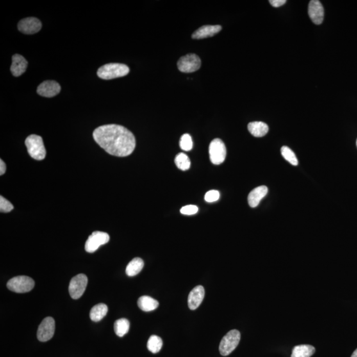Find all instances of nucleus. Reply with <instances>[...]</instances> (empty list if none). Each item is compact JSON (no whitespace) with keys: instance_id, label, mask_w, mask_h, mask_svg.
Returning a JSON list of instances; mask_svg holds the SVG:
<instances>
[{"instance_id":"nucleus-31","label":"nucleus","mask_w":357,"mask_h":357,"mask_svg":"<svg viewBox=\"0 0 357 357\" xmlns=\"http://www.w3.org/2000/svg\"><path fill=\"white\" fill-rule=\"evenodd\" d=\"M269 3L275 8H279V7L285 5L286 1V0H270Z\"/></svg>"},{"instance_id":"nucleus-29","label":"nucleus","mask_w":357,"mask_h":357,"mask_svg":"<svg viewBox=\"0 0 357 357\" xmlns=\"http://www.w3.org/2000/svg\"><path fill=\"white\" fill-rule=\"evenodd\" d=\"M220 195L219 192H218L217 190L209 191L208 192L206 193L204 199L208 202L217 201L219 199Z\"/></svg>"},{"instance_id":"nucleus-28","label":"nucleus","mask_w":357,"mask_h":357,"mask_svg":"<svg viewBox=\"0 0 357 357\" xmlns=\"http://www.w3.org/2000/svg\"><path fill=\"white\" fill-rule=\"evenodd\" d=\"M13 209V204L4 197H0V211L1 213H10Z\"/></svg>"},{"instance_id":"nucleus-30","label":"nucleus","mask_w":357,"mask_h":357,"mask_svg":"<svg viewBox=\"0 0 357 357\" xmlns=\"http://www.w3.org/2000/svg\"><path fill=\"white\" fill-rule=\"evenodd\" d=\"M199 211V208L195 205H187L183 206L181 209V213L184 215H193Z\"/></svg>"},{"instance_id":"nucleus-8","label":"nucleus","mask_w":357,"mask_h":357,"mask_svg":"<svg viewBox=\"0 0 357 357\" xmlns=\"http://www.w3.org/2000/svg\"><path fill=\"white\" fill-rule=\"evenodd\" d=\"M88 279L84 274L77 275L70 281L69 292L73 299H78L83 295L87 287Z\"/></svg>"},{"instance_id":"nucleus-12","label":"nucleus","mask_w":357,"mask_h":357,"mask_svg":"<svg viewBox=\"0 0 357 357\" xmlns=\"http://www.w3.org/2000/svg\"><path fill=\"white\" fill-rule=\"evenodd\" d=\"M308 15L313 24H321L324 17V10L321 2L318 0H311L309 3Z\"/></svg>"},{"instance_id":"nucleus-21","label":"nucleus","mask_w":357,"mask_h":357,"mask_svg":"<svg viewBox=\"0 0 357 357\" xmlns=\"http://www.w3.org/2000/svg\"><path fill=\"white\" fill-rule=\"evenodd\" d=\"M314 347L310 345H300L294 347L291 357H310L314 353Z\"/></svg>"},{"instance_id":"nucleus-2","label":"nucleus","mask_w":357,"mask_h":357,"mask_svg":"<svg viewBox=\"0 0 357 357\" xmlns=\"http://www.w3.org/2000/svg\"><path fill=\"white\" fill-rule=\"evenodd\" d=\"M129 72V68L123 64L110 63L100 67L97 76L103 79H112L127 76Z\"/></svg>"},{"instance_id":"nucleus-3","label":"nucleus","mask_w":357,"mask_h":357,"mask_svg":"<svg viewBox=\"0 0 357 357\" xmlns=\"http://www.w3.org/2000/svg\"><path fill=\"white\" fill-rule=\"evenodd\" d=\"M26 145L29 155L35 160H43L46 157V149L41 136H29L26 140Z\"/></svg>"},{"instance_id":"nucleus-9","label":"nucleus","mask_w":357,"mask_h":357,"mask_svg":"<svg viewBox=\"0 0 357 357\" xmlns=\"http://www.w3.org/2000/svg\"><path fill=\"white\" fill-rule=\"evenodd\" d=\"M110 240L108 233L96 231L89 236L85 245L86 251L88 253H93L99 249L101 245L106 244Z\"/></svg>"},{"instance_id":"nucleus-4","label":"nucleus","mask_w":357,"mask_h":357,"mask_svg":"<svg viewBox=\"0 0 357 357\" xmlns=\"http://www.w3.org/2000/svg\"><path fill=\"white\" fill-rule=\"evenodd\" d=\"M35 286V281L31 277L17 276L11 279L7 283L9 290L17 293L30 292Z\"/></svg>"},{"instance_id":"nucleus-17","label":"nucleus","mask_w":357,"mask_h":357,"mask_svg":"<svg viewBox=\"0 0 357 357\" xmlns=\"http://www.w3.org/2000/svg\"><path fill=\"white\" fill-rule=\"evenodd\" d=\"M268 193V188L266 186H260L254 188L250 192L248 196V203L252 208L256 207L259 202L266 196Z\"/></svg>"},{"instance_id":"nucleus-15","label":"nucleus","mask_w":357,"mask_h":357,"mask_svg":"<svg viewBox=\"0 0 357 357\" xmlns=\"http://www.w3.org/2000/svg\"><path fill=\"white\" fill-rule=\"evenodd\" d=\"M28 66V62L26 58L20 55L15 54L12 56V65L11 66V72L13 76L19 77L22 76Z\"/></svg>"},{"instance_id":"nucleus-25","label":"nucleus","mask_w":357,"mask_h":357,"mask_svg":"<svg viewBox=\"0 0 357 357\" xmlns=\"http://www.w3.org/2000/svg\"><path fill=\"white\" fill-rule=\"evenodd\" d=\"M175 163H176L177 167L182 171H186L190 168V159L185 154L179 153L178 155H177L176 159H175Z\"/></svg>"},{"instance_id":"nucleus-33","label":"nucleus","mask_w":357,"mask_h":357,"mask_svg":"<svg viewBox=\"0 0 357 357\" xmlns=\"http://www.w3.org/2000/svg\"><path fill=\"white\" fill-rule=\"evenodd\" d=\"M351 357H357V349L352 353Z\"/></svg>"},{"instance_id":"nucleus-16","label":"nucleus","mask_w":357,"mask_h":357,"mask_svg":"<svg viewBox=\"0 0 357 357\" xmlns=\"http://www.w3.org/2000/svg\"><path fill=\"white\" fill-rule=\"evenodd\" d=\"M221 30L222 27L220 26H202L193 33L192 38L194 39H202V38L211 37Z\"/></svg>"},{"instance_id":"nucleus-34","label":"nucleus","mask_w":357,"mask_h":357,"mask_svg":"<svg viewBox=\"0 0 357 357\" xmlns=\"http://www.w3.org/2000/svg\"><path fill=\"white\" fill-rule=\"evenodd\" d=\"M356 145H357V140H356Z\"/></svg>"},{"instance_id":"nucleus-10","label":"nucleus","mask_w":357,"mask_h":357,"mask_svg":"<svg viewBox=\"0 0 357 357\" xmlns=\"http://www.w3.org/2000/svg\"><path fill=\"white\" fill-rule=\"evenodd\" d=\"M55 331V322L52 317H47L43 320L38 326L37 331L38 340L41 342L51 340Z\"/></svg>"},{"instance_id":"nucleus-27","label":"nucleus","mask_w":357,"mask_h":357,"mask_svg":"<svg viewBox=\"0 0 357 357\" xmlns=\"http://www.w3.org/2000/svg\"><path fill=\"white\" fill-rule=\"evenodd\" d=\"M180 148L184 151H190L192 150L193 147V143L192 136L188 134H185L181 136L180 142Z\"/></svg>"},{"instance_id":"nucleus-13","label":"nucleus","mask_w":357,"mask_h":357,"mask_svg":"<svg viewBox=\"0 0 357 357\" xmlns=\"http://www.w3.org/2000/svg\"><path fill=\"white\" fill-rule=\"evenodd\" d=\"M61 88L55 81H45L38 86L37 93L40 96L53 97L60 92Z\"/></svg>"},{"instance_id":"nucleus-23","label":"nucleus","mask_w":357,"mask_h":357,"mask_svg":"<svg viewBox=\"0 0 357 357\" xmlns=\"http://www.w3.org/2000/svg\"><path fill=\"white\" fill-rule=\"evenodd\" d=\"M130 329V322L125 318L117 320L114 324V330L116 335L122 338L128 333Z\"/></svg>"},{"instance_id":"nucleus-5","label":"nucleus","mask_w":357,"mask_h":357,"mask_svg":"<svg viewBox=\"0 0 357 357\" xmlns=\"http://www.w3.org/2000/svg\"><path fill=\"white\" fill-rule=\"evenodd\" d=\"M240 331L233 329L222 338L220 343L219 351L222 356H228L238 347L240 343Z\"/></svg>"},{"instance_id":"nucleus-24","label":"nucleus","mask_w":357,"mask_h":357,"mask_svg":"<svg viewBox=\"0 0 357 357\" xmlns=\"http://www.w3.org/2000/svg\"><path fill=\"white\" fill-rule=\"evenodd\" d=\"M163 346V341L159 336L152 335L147 343L148 349L152 353H158Z\"/></svg>"},{"instance_id":"nucleus-14","label":"nucleus","mask_w":357,"mask_h":357,"mask_svg":"<svg viewBox=\"0 0 357 357\" xmlns=\"http://www.w3.org/2000/svg\"><path fill=\"white\" fill-rule=\"evenodd\" d=\"M205 291L203 286L199 285L191 291L188 297V308L192 310H196L203 301Z\"/></svg>"},{"instance_id":"nucleus-6","label":"nucleus","mask_w":357,"mask_h":357,"mask_svg":"<svg viewBox=\"0 0 357 357\" xmlns=\"http://www.w3.org/2000/svg\"><path fill=\"white\" fill-rule=\"evenodd\" d=\"M209 155L213 164H221L226 157V148L224 143L218 138L213 140L209 145Z\"/></svg>"},{"instance_id":"nucleus-19","label":"nucleus","mask_w":357,"mask_h":357,"mask_svg":"<svg viewBox=\"0 0 357 357\" xmlns=\"http://www.w3.org/2000/svg\"><path fill=\"white\" fill-rule=\"evenodd\" d=\"M138 306L144 311H152L158 308L159 302L149 296H142L138 300Z\"/></svg>"},{"instance_id":"nucleus-18","label":"nucleus","mask_w":357,"mask_h":357,"mask_svg":"<svg viewBox=\"0 0 357 357\" xmlns=\"http://www.w3.org/2000/svg\"><path fill=\"white\" fill-rule=\"evenodd\" d=\"M248 131L255 137H263L269 132V127L265 122L256 121L250 122Z\"/></svg>"},{"instance_id":"nucleus-22","label":"nucleus","mask_w":357,"mask_h":357,"mask_svg":"<svg viewBox=\"0 0 357 357\" xmlns=\"http://www.w3.org/2000/svg\"><path fill=\"white\" fill-rule=\"evenodd\" d=\"M144 265V261L142 259L139 258H134L127 265L126 274L129 277L136 276L142 270Z\"/></svg>"},{"instance_id":"nucleus-26","label":"nucleus","mask_w":357,"mask_h":357,"mask_svg":"<svg viewBox=\"0 0 357 357\" xmlns=\"http://www.w3.org/2000/svg\"><path fill=\"white\" fill-rule=\"evenodd\" d=\"M281 154L283 156V158L285 159L286 161L293 165H297L299 163L298 161L297 156H296L294 152H292V150H290L289 148L287 146L282 147L281 149Z\"/></svg>"},{"instance_id":"nucleus-1","label":"nucleus","mask_w":357,"mask_h":357,"mask_svg":"<svg viewBox=\"0 0 357 357\" xmlns=\"http://www.w3.org/2000/svg\"><path fill=\"white\" fill-rule=\"evenodd\" d=\"M95 142L111 155L126 157L133 153L136 147L135 136L129 130L118 124H106L98 127L93 133Z\"/></svg>"},{"instance_id":"nucleus-20","label":"nucleus","mask_w":357,"mask_h":357,"mask_svg":"<svg viewBox=\"0 0 357 357\" xmlns=\"http://www.w3.org/2000/svg\"><path fill=\"white\" fill-rule=\"evenodd\" d=\"M108 307L106 304L101 303L93 307L90 311V316L93 322H98L107 315Z\"/></svg>"},{"instance_id":"nucleus-7","label":"nucleus","mask_w":357,"mask_h":357,"mask_svg":"<svg viewBox=\"0 0 357 357\" xmlns=\"http://www.w3.org/2000/svg\"><path fill=\"white\" fill-rule=\"evenodd\" d=\"M201 59L195 54H188L182 56L177 62V67L181 72L192 73L201 68Z\"/></svg>"},{"instance_id":"nucleus-32","label":"nucleus","mask_w":357,"mask_h":357,"mask_svg":"<svg viewBox=\"0 0 357 357\" xmlns=\"http://www.w3.org/2000/svg\"><path fill=\"white\" fill-rule=\"evenodd\" d=\"M6 171V165L2 160H0V175L2 176L5 174Z\"/></svg>"},{"instance_id":"nucleus-11","label":"nucleus","mask_w":357,"mask_h":357,"mask_svg":"<svg viewBox=\"0 0 357 357\" xmlns=\"http://www.w3.org/2000/svg\"><path fill=\"white\" fill-rule=\"evenodd\" d=\"M42 28L41 22L35 17H27L21 20L18 24V29L27 35L38 33Z\"/></svg>"}]
</instances>
